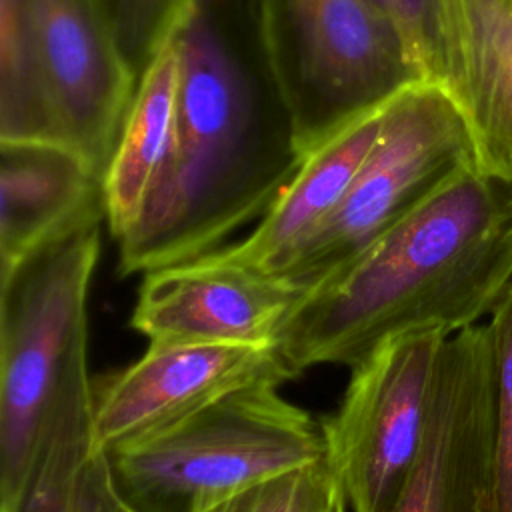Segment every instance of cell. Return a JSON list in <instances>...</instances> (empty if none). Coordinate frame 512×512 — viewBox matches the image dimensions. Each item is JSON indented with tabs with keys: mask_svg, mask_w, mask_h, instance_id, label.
Masks as SVG:
<instances>
[{
	"mask_svg": "<svg viewBox=\"0 0 512 512\" xmlns=\"http://www.w3.org/2000/svg\"><path fill=\"white\" fill-rule=\"evenodd\" d=\"M180 50L172 156L116 240L118 274H146L226 246L260 220L304 162L272 72L260 0H194Z\"/></svg>",
	"mask_w": 512,
	"mask_h": 512,
	"instance_id": "cell-1",
	"label": "cell"
},
{
	"mask_svg": "<svg viewBox=\"0 0 512 512\" xmlns=\"http://www.w3.org/2000/svg\"><path fill=\"white\" fill-rule=\"evenodd\" d=\"M512 282V174L468 166L312 288L276 336L296 374L352 368L410 334L452 336Z\"/></svg>",
	"mask_w": 512,
	"mask_h": 512,
	"instance_id": "cell-2",
	"label": "cell"
},
{
	"mask_svg": "<svg viewBox=\"0 0 512 512\" xmlns=\"http://www.w3.org/2000/svg\"><path fill=\"white\" fill-rule=\"evenodd\" d=\"M138 84L108 0H0V142H52L106 176Z\"/></svg>",
	"mask_w": 512,
	"mask_h": 512,
	"instance_id": "cell-3",
	"label": "cell"
},
{
	"mask_svg": "<svg viewBox=\"0 0 512 512\" xmlns=\"http://www.w3.org/2000/svg\"><path fill=\"white\" fill-rule=\"evenodd\" d=\"M322 422L274 384H254L108 454L134 512H204L224 498L326 458Z\"/></svg>",
	"mask_w": 512,
	"mask_h": 512,
	"instance_id": "cell-4",
	"label": "cell"
},
{
	"mask_svg": "<svg viewBox=\"0 0 512 512\" xmlns=\"http://www.w3.org/2000/svg\"><path fill=\"white\" fill-rule=\"evenodd\" d=\"M260 24L304 158L426 82L376 0H260Z\"/></svg>",
	"mask_w": 512,
	"mask_h": 512,
	"instance_id": "cell-5",
	"label": "cell"
},
{
	"mask_svg": "<svg viewBox=\"0 0 512 512\" xmlns=\"http://www.w3.org/2000/svg\"><path fill=\"white\" fill-rule=\"evenodd\" d=\"M100 226L70 232L0 274V512L12 508L74 354Z\"/></svg>",
	"mask_w": 512,
	"mask_h": 512,
	"instance_id": "cell-6",
	"label": "cell"
},
{
	"mask_svg": "<svg viewBox=\"0 0 512 512\" xmlns=\"http://www.w3.org/2000/svg\"><path fill=\"white\" fill-rule=\"evenodd\" d=\"M468 166L474 142L450 94L428 82L400 92L336 210L274 274L310 292Z\"/></svg>",
	"mask_w": 512,
	"mask_h": 512,
	"instance_id": "cell-7",
	"label": "cell"
},
{
	"mask_svg": "<svg viewBox=\"0 0 512 512\" xmlns=\"http://www.w3.org/2000/svg\"><path fill=\"white\" fill-rule=\"evenodd\" d=\"M448 336L410 334L352 366L336 412L320 418L326 460L352 512H394L424 442L432 376Z\"/></svg>",
	"mask_w": 512,
	"mask_h": 512,
	"instance_id": "cell-8",
	"label": "cell"
},
{
	"mask_svg": "<svg viewBox=\"0 0 512 512\" xmlns=\"http://www.w3.org/2000/svg\"><path fill=\"white\" fill-rule=\"evenodd\" d=\"M394 512H494L492 386L486 326L440 348L418 462Z\"/></svg>",
	"mask_w": 512,
	"mask_h": 512,
	"instance_id": "cell-9",
	"label": "cell"
},
{
	"mask_svg": "<svg viewBox=\"0 0 512 512\" xmlns=\"http://www.w3.org/2000/svg\"><path fill=\"white\" fill-rule=\"evenodd\" d=\"M298 376L276 344L148 346L128 368L94 384L92 452L152 434L246 386Z\"/></svg>",
	"mask_w": 512,
	"mask_h": 512,
	"instance_id": "cell-10",
	"label": "cell"
},
{
	"mask_svg": "<svg viewBox=\"0 0 512 512\" xmlns=\"http://www.w3.org/2000/svg\"><path fill=\"white\" fill-rule=\"evenodd\" d=\"M308 290L210 252L144 274L130 326L148 346L276 344Z\"/></svg>",
	"mask_w": 512,
	"mask_h": 512,
	"instance_id": "cell-11",
	"label": "cell"
},
{
	"mask_svg": "<svg viewBox=\"0 0 512 512\" xmlns=\"http://www.w3.org/2000/svg\"><path fill=\"white\" fill-rule=\"evenodd\" d=\"M102 222L104 178L80 154L52 142H0V274Z\"/></svg>",
	"mask_w": 512,
	"mask_h": 512,
	"instance_id": "cell-12",
	"label": "cell"
},
{
	"mask_svg": "<svg viewBox=\"0 0 512 512\" xmlns=\"http://www.w3.org/2000/svg\"><path fill=\"white\" fill-rule=\"evenodd\" d=\"M444 90L472 134L476 166L512 174V0H440Z\"/></svg>",
	"mask_w": 512,
	"mask_h": 512,
	"instance_id": "cell-13",
	"label": "cell"
},
{
	"mask_svg": "<svg viewBox=\"0 0 512 512\" xmlns=\"http://www.w3.org/2000/svg\"><path fill=\"white\" fill-rule=\"evenodd\" d=\"M382 110L356 120L310 152L256 228L216 252L232 262L274 272L336 210L376 142Z\"/></svg>",
	"mask_w": 512,
	"mask_h": 512,
	"instance_id": "cell-14",
	"label": "cell"
},
{
	"mask_svg": "<svg viewBox=\"0 0 512 512\" xmlns=\"http://www.w3.org/2000/svg\"><path fill=\"white\" fill-rule=\"evenodd\" d=\"M180 50L170 36L148 60L122 122L106 176V226L118 240L142 212L176 142Z\"/></svg>",
	"mask_w": 512,
	"mask_h": 512,
	"instance_id": "cell-15",
	"label": "cell"
},
{
	"mask_svg": "<svg viewBox=\"0 0 512 512\" xmlns=\"http://www.w3.org/2000/svg\"><path fill=\"white\" fill-rule=\"evenodd\" d=\"M82 346L64 376L24 486L4 512H68L78 478L92 454L94 382Z\"/></svg>",
	"mask_w": 512,
	"mask_h": 512,
	"instance_id": "cell-16",
	"label": "cell"
},
{
	"mask_svg": "<svg viewBox=\"0 0 512 512\" xmlns=\"http://www.w3.org/2000/svg\"><path fill=\"white\" fill-rule=\"evenodd\" d=\"M492 386L494 512H512V282L486 324Z\"/></svg>",
	"mask_w": 512,
	"mask_h": 512,
	"instance_id": "cell-17",
	"label": "cell"
},
{
	"mask_svg": "<svg viewBox=\"0 0 512 512\" xmlns=\"http://www.w3.org/2000/svg\"><path fill=\"white\" fill-rule=\"evenodd\" d=\"M344 508V492L324 458L250 486L204 512H340Z\"/></svg>",
	"mask_w": 512,
	"mask_h": 512,
	"instance_id": "cell-18",
	"label": "cell"
},
{
	"mask_svg": "<svg viewBox=\"0 0 512 512\" xmlns=\"http://www.w3.org/2000/svg\"><path fill=\"white\" fill-rule=\"evenodd\" d=\"M124 52L140 76L156 50L178 30L194 0H108Z\"/></svg>",
	"mask_w": 512,
	"mask_h": 512,
	"instance_id": "cell-19",
	"label": "cell"
},
{
	"mask_svg": "<svg viewBox=\"0 0 512 512\" xmlns=\"http://www.w3.org/2000/svg\"><path fill=\"white\" fill-rule=\"evenodd\" d=\"M398 26L406 48L428 84L444 86L440 0H376Z\"/></svg>",
	"mask_w": 512,
	"mask_h": 512,
	"instance_id": "cell-20",
	"label": "cell"
},
{
	"mask_svg": "<svg viewBox=\"0 0 512 512\" xmlns=\"http://www.w3.org/2000/svg\"><path fill=\"white\" fill-rule=\"evenodd\" d=\"M68 512H134L114 484L106 452L90 454Z\"/></svg>",
	"mask_w": 512,
	"mask_h": 512,
	"instance_id": "cell-21",
	"label": "cell"
},
{
	"mask_svg": "<svg viewBox=\"0 0 512 512\" xmlns=\"http://www.w3.org/2000/svg\"><path fill=\"white\" fill-rule=\"evenodd\" d=\"M340 512H346V508H344V510H340Z\"/></svg>",
	"mask_w": 512,
	"mask_h": 512,
	"instance_id": "cell-22",
	"label": "cell"
}]
</instances>
